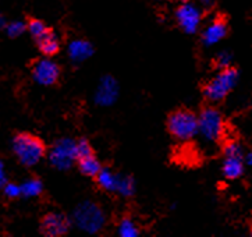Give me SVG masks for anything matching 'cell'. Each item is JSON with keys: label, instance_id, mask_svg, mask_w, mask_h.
Listing matches in <instances>:
<instances>
[{"label": "cell", "instance_id": "cell-1", "mask_svg": "<svg viewBox=\"0 0 252 237\" xmlns=\"http://www.w3.org/2000/svg\"><path fill=\"white\" fill-rule=\"evenodd\" d=\"M11 149L17 161L23 166L31 168L39 164L48 152V145L39 135L30 131H18L13 137Z\"/></svg>", "mask_w": 252, "mask_h": 237}, {"label": "cell", "instance_id": "cell-2", "mask_svg": "<svg viewBox=\"0 0 252 237\" xmlns=\"http://www.w3.org/2000/svg\"><path fill=\"white\" fill-rule=\"evenodd\" d=\"M238 80V68L226 65L211 80L205 81L201 87V94L206 103H220L230 95Z\"/></svg>", "mask_w": 252, "mask_h": 237}, {"label": "cell", "instance_id": "cell-3", "mask_svg": "<svg viewBox=\"0 0 252 237\" xmlns=\"http://www.w3.org/2000/svg\"><path fill=\"white\" fill-rule=\"evenodd\" d=\"M166 130L171 138L188 142L198 134V115L192 109L180 106L171 110L166 119Z\"/></svg>", "mask_w": 252, "mask_h": 237}, {"label": "cell", "instance_id": "cell-4", "mask_svg": "<svg viewBox=\"0 0 252 237\" xmlns=\"http://www.w3.org/2000/svg\"><path fill=\"white\" fill-rule=\"evenodd\" d=\"M198 115V134L212 142H223L227 138V122L223 113L212 103L201 107Z\"/></svg>", "mask_w": 252, "mask_h": 237}, {"label": "cell", "instance_id": "cell-5", "mask_svg": "<svg viewBox=\"0 0 252 237\" xmlns=\"http://www.w3.org/2000/svg\"><path fill=\"white\" fill-rule=\"evenodd\" d=\"M221 152H223V165L221 173L227 180L240 179L245 170L244 152L241 144L236 139L226 138L221 142Z\"/></svg>", "mask_w": 252, "mask_h": 237}, {"label": "cell", "instance_id": "cell-6", "mask_svg": "<svg viewBox=\"0 0 252 237\" xmlns=\"http://www.w3.org/2000/svg\"><path fill=\"white\" fill-rule=\"evenodd\" d=\"M31 75L43 87H53L60 81L62 68L50 58L38 59L31 65Z\"/></svg>", "mask_w": 252, "mask_h": 237}, {"label": "cell", "instance_id": "cell-7", "mask_svg": "<svg viewBox=\"0 0 252 237\" xmlns=\"http://www.w3.org/2000/svg\"><path fill=\"white\" fill-rule=\"evenodd\" d=\"M176 21L180 28L187 34H194L198 31L201 21H202V13L191 1H184L179 7L176 8Z\"/></svg>", "mask_w": 252, "mask_h": 237}, {"label": "cell", "instance_id": "cell-8", "mask_svg": "<svg viewBox=\"0 0 252 237\" xmlns=\"http://www.w3.org/2000/svg\"><path fill=\"white\" fill-rule=\"evenodd\" d=\"M71 223L64 213L48 212L39 221V232L46 237L65 236L70 232Z\"/></svg>", "mask_w": 252, "mask_h": 237}, {"label": "cell", "instance_id": "cell-9", "mask_svg": "<svg viewBox=\"0 0 252 237\" xmlns=\"http://www.w3.org/2000/svg\"><path fill=\"white\" fill-rule=\"evenodd\" d=\"M228 34V21L224 16H216L203 28L201 39L205 45L211 46L224 39Z\"/></svg>", "mask_w": 252, "mask_h": 237}, {"label": "cell", "instance_id": "cell-10", "mask_svg": "<svg viewBox=\"0 0 252 237\" xmlns=\"http://www.w3.org/2000/svg\"><path fill=\"white\" fill-rule=\"evenodd\" d=\"M33 42L36 45V49L39 50V53H41L42 56H45V58H53V56L59 55L60 46H62L57 34L50 27H48L38 36H35Z\"/></svg>", "mask_w": 252, "mask_h": 237}, {"label": "cell", "instance_id": "cell-11", "mask_svg": "<svg viewBox=\"0 0 252 237\" xmlns=\"http://www.w3.org/2000/svg\"><path fill=\"white\" fill-rule=\"evenodd\" d=\"M75 164H77L80 173L84 174L85 177H91V179H95L100 173V170L103 169V165L99 161L96 152H91L88 155L77 158Z\"/></svg>", "mask_w": 252, "mask_h": 237}, {"label": "cell", "instance_id": "cell-12", "mask_svg": "<svg viewBox=\"0 0 252 237\" xmlns=\"http://www.w3.org/2000/svg\"><path fill=\"white\" fill-rule=\"evenodd\" d=\"M48 28V25L45 21H42L36 17H27V21H25V30L31 34L32 39L35 36H38L39 34H42L45 30Z\"/></svg>", "mask_w": 252, "mask_h": 237}, {"label": "cell", "instance_id": "cell-13", "mask_svg": "<svg viewBox=\"0 0 252 237\" xmlns=\"http://www.w3.org/2000/svg\"><path fill=\"white\" fill-rule=\"evenodd\" d=\"M119 233L123 237H135L139 235V229L135 226V223L132 222L131 218L126 216L120 221L119 225Z\"/></svg>", "mask_w": 252, "mask_h": 237}, {"label": "cell", "instance_id": "cell-14", "mask_svg": "<svg viewBox=\"0 0 252 237\" xmlns=\"http://www.w3.org/2000/svg\"><path fill=\"white\" fill-rule=\"evenodd\" d=\"M39 193H41V181L38 179L30 180L28 183H25L21 187V194H24V196L32 197L39 194Z\"/></svg>", "mask_w": 252, "mask_h": 237}, {"label": "cell", "instance_id": "cell-15", "mask_svg": "<svg viewBox=\"0 0 252 237\" xmlns=\"http://www.w3.org/2000/svg\"><path fill=\"white\" fill-rule=\"evenodd\" d=\"M25 31V24L23 23H11L8 25V34L10 36H18L20 34H23Z\"/></svg>", "mask_w": 252, "mask_h": 237}, {"label": "cell", "instance_id": "cell-16", "mask_svg": "<svg viewBox=\"0 0 252 237\" xmlns=\"http://www.w3.org/2000/svg\"><path fill=\"white\" fill-rule=\"evenodd\" d=\"M4 194L8 197V198H16V197L21 196V187H18L16 184H7L6 188H4Z\"/></svg>", "mask_w": 252, "mask_h": 237}, {"label": "cell", "instance_id": "cell-17", "mask_svg": "<svg viewBox=\"0 0 252 237\" xmlns=\"http://www.w3.org/2000/svg\"><path fill=\"white\" fill-rule=\"evenodd\" d=\"M160 1H162V0H160Z\"/></svg>", "mask_w": 252, "mask_h": 237}]
</instances>
